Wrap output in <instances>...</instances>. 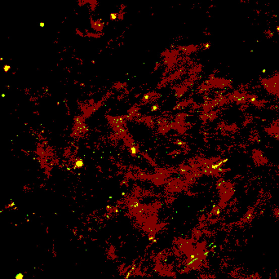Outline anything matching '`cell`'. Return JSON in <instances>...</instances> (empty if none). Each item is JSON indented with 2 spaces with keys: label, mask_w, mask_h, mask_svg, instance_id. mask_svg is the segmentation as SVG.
<instances>
[{
  "label": "cell",
  "mask_w": 279,
  "mask_h": 279,
  "mask_svg": "<svg viewBox=\"0 0 279 279\" xmlns=\"http://www.w3.org/2000/svg\"><path fill=\"white\" fill-rule=\"evenodd\" d=\"M116 18H117V14H115V13L110 14V19L111 20H116Z\"/></svg>",
  "instance_id": "6da1fadb"
}]
</instances>
